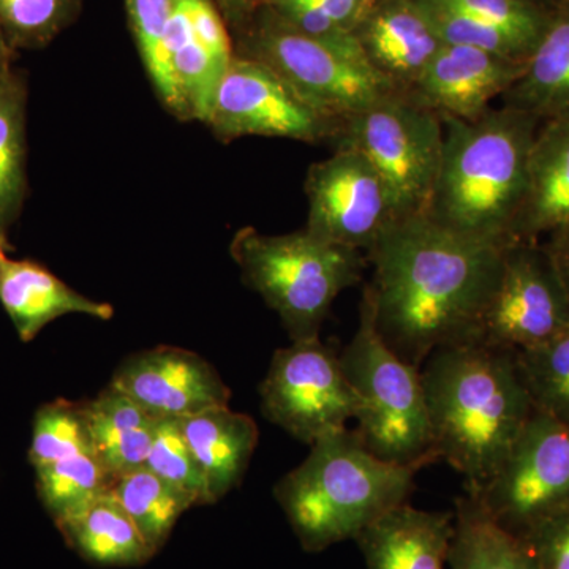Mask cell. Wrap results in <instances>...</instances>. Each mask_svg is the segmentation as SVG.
<instances>
[{
	"instance_id": "cell-16",
	"label": "cell",
	"mask_w": 569,
	"mask_h": 569,
	"mask_svg": "<svg viewBox=\"0 0 569 569\" xmlns=\"http://www.w3.org/2000/svg\"><path fill=\"white\" fill-rule=\"evenodd\" d=\"M367 66L407 96L443 41L415 0H378L355 28Z\"/></svg>"
},
{
	"instance_id": "cell-10",
	"label": "cell",
	"mask_w": 569,
	"mask_h": 569,
	"mask_svg": "<svg viewBox=\"0 0 569 569\" xmlns=\"http://www.w3.org/2000/svg\"><path fill=\"white\" fill-rule=\"evenodd\" d=\"M569 326V295L545 241H516L505 249L493 295L467 342L520 351Z\"/></svg>"
},
{
	"instance_id": "cell-44",
	"label": "cell",
	"mask_w": 569,
	"mask_h": 569,
	"mask_svg": "<svg viewBox=\"0 0 569 569\" xmlns=\"http://www.w3.org/2000/svg\"><path fill=\"white\" fill-rule=\"evenodd\" d=\"M376 2H378V0H372V6H373V3H376Z\"/></svg>"
},
{
	"instance_id": "cell-7",
	"label": "cell",
	"mask_w": 569,
	"mask_h": 569,
	"mask_svg": "<svg viewBox=\"0 0 569 569\" xmlns=\"http://www.w3.org/2000/svg\"><path fill=\"white\" fill-rule=\"evenodd\" d=\"M234 31L236 54L268 66L336 121L396 93L365 61L296 31L266 7Z\"/></svg>"
},
{
	"instance_id": "cell-17",
	"label": "cell",
	"mask_w": 569,
	"mask_h": 569,
	"mask_svg": "<svg viewBox=\"0 0 569 569\" xmlns=\"http://www.w3.org/2000/svg\"><path fill=\"white\" fill-rule=\"evenodd\" d=\"M455 512L422 511L403 503L355 539L366 569H449Z\"/></svg>"
},
{
	"instance_id": "cell-27",
	"label": "cell",
	"mask_w": 569,
	"mask_h": 569,
	"mask_svg": "<svg viewBox=\"0 0 569 569\" xmlns=\"http://www.w3.org/2000/svg\"><path fill=\"white\" fill-rule=\"evenodd\" d=\"M110 493L126 509L153 553L167 545L183 512L197 507L193 497L146 467L116 478Z\"/></svg>"
},
{
	"instance_id": "cell-21",
	"label": "cell",
	"mask_w": 569,
	"mask_h": 569,
	"mask_svg": "<svg viewBox=\"0 0 569 569\" xmlns=\"http://www.w3.org/2000/svg\"><path fill=\"white\" fill-rule=\"evenodd\" d=\"M500 100L541 122L569 118V0H557L523 73Z\"/></svg>"
},
{
	"instance_id": "cell-6",
	"label": "cell",
	"mask_w": 569,
	"mask_h": 569,
	"mask_svg": "<svg viewBox=\"0 0 569 569\" xmlns=\"http://www.w3.org/2000/svg\"><path fill=\"white\" fill-rule=\"evenodd\" d=\"M340 365L361 400L355 432L377 458L425 468L437 462L421 370L389 348L377 331L372 301L365 290L358 331Z\"/></svg>"
},
{
	"instance_id": "cell-42",
	"label": "cell",
	"mask_w": 569,
	"mask_h": 569,
	"mask_svg": "<svg viewBox=\"0 0 569 569\" xmlns=\"http://www.w3.org/2000/svg\"><path fill=\"white\" fill-rule=\"evenodd\" d=\"M527 2L538 3V6L548 7V9H553L557 0H527Z\"/></svg>"
},
{
	"instance_id": "cell-4",
	"label": "cell",
	"mask_w": 569,
	"mask_h": 569,
	"mask_svg": "<svg viewBox=\"0 0 569 569\" xmlns=\"http://www.w3.org/2000/svg\"><path fill=\"white\" fill-rule=\"evenodd\" d=\"M310 447L309 458L274 489L307 552L356 539L392 508L407 503L421 470L377 458L355 430L329 433Z\"/></svg>"
},
{
	"instance_id": "cell-23",
	"label": "cell",
	"mask_w": 569,
	"mask_h": 569,
	"mask_svg": "<svg viewBox=\"0 0 569 569\" xmlns=\"http://www.w3.org/2000/svg\"><path fill=\"white\" fill-rule=\"evenodd\" d=\"M56 526L74 552L99 567H141L156 556L111 493Z\"/></svg>"
},
{
	"instance_id": "cell-22",
	"label": "cell",
	"mask_w": 569,
	"mask_h": 569,
	"mask_svg": "<svg viewBox=\"0 0 569 569\" xmlns=\"http://www.w3.org/2000/svg\"><path fill=\"white\" fill-rule=\"evenodd\" d=\"M84 406L93 455L112 479L144 467L157 418L111 385Z\"/></svg>"
},
{
	"instance_id": "cell-12",
	"label": "cell",
	"mask_w": 569,
	"mask_h": 569,
	"mask_svg": "<svg viewBox=\"0 0 569 569\" xmlns=\"http://www.w3.org/2000/svg\"><path fill=\"white\" fill-rule=\"evenodd\" d=\"M206 126L223 141L244 137L332 141L340 129L339 121L318 111L274 70L236 52L217 86Z\"/></svg>"
},
{
	"instance_id": "cell-20",
	"label": "cell",
	"mask_w": 569,
	"mask_h": 569,
	"mask_svg": "<svg viewBox=\"0 0 569 569\" xmlns=\"http://www.w3.org/2000/svg\"><path fill=\"white\" fill-rule=\"evenodd\" d=\"M206 485L208 505L227 496L244 477L258 443V426L230 407L178 418Z\"/></svg>"
},
{
	"instance_id": "cell-24",
	"label": "cell",
	"mask_w": 569,
	"mask_h": 569,
	"mask_svg": "<svg viewBox=\"0 0 569 569\" xmlns=\"http://www.w3.org/2000/svg\"><path fill=\"white\" fill-rule=\"evenodd\" d=\"M26 107L28 82L11 70L0 78V241L7 244L28 193Z\"/></svg>"
},
{
	"instance_id": "cell-18",
	"label": "cell",
	"mask_w": 569,
	"mask_h": 569,
	"mask_svg": "<svg viewBox=\"0 0 569 569\" xmlns=\"http://www.w3.org/2000/svg\"><path fill=\"white\" fill-rule=\"evenodd\" d=\"M0 305L24 343L69 313L104 321L114 316L112 306L78 293L37 261L14 260L9 250H0Z\"/></svg>"
},
{
	"instance_id": "cell-29",
	"label": "cell",
	"mask_w": 569,
	"mask_h": 569,
	"mask_svg": "<svg viewBox=\"0 0 569 569\" xmlns=\"http://www.w3.org/2000/svg\"><path fill=\"white\" fill-rule=\"evenodd\" d=\"M123 3H126L127 17H129L130 29L137 41L141 61L144 63L157 96L167 110L173 112L176 118L186 121V111H183L167 51L174 0H123Z\"/></svg>"
},
{
	"instance_id": "cell-15",
	"label": "cell",
	"mask_w": 569,
	"mask_h": 569,
	"mask_svg": "<svg viewBox=\"0 0 569 569\" xmlns=\"http://www.w3.org/2000/svg\"><path fill=\"white\" fill-rule=\"evenodd\" d=\"M526 63L475 47L445 43L406 97L440 118L478 121L493 100L501 99L519 80Z\"/></svg>"
},
{
	"instance_id": "cell-13",
	"label": "cell",
	"mask_w": 569,
	"mask_h": 569,
	"mask_svg": "<svg viewBox=\"0 0 569 569\" xmlns=\"http://www.w3.org/2000/svg\"><path fill=\"white\" fill-rule=\"evenodd\" d=\"M306 230L331 244L369 252L396 222L387 183L361 152L336 148L307 173Z\"/></svg>"
},
{
	"instance_id": "cell-43",
	"label": "cell",
	"mask_w": 569,
	"mask_h": 569,
	"mask_svg": "<svg viewBox=\"0 0 569 569\" xmlns=\"http://www.w3.org/2000/svg\"><path fill=\"white\" fill-rule=\"evenodd\" d=\"M0 250H10V244H7V242L0 241Z\"/></svg>"
},
{
	"instance_id": "cell-25",
	"label": "cell",
	"mask_w": 569,
	"mask_h": 569,
	"mask_svg": "<svg viewBox=\"0 0 569 569\" xmlns=\"http://www.w3.org/2000/svg\"><path fill=\"white\" fill-rule=\"evenodd\" d=\"M449 569H539L526 546L497 522L471 493L455 511Z\"/></svg>"
},
{
	"instance_id": "cell-35",
	"label": "cell",
	"mask_w": 569,
	"mask_h": 569,
	"mask_svg": "<svg viewBox=\"0 0 569 569\" xmlns=\"http://www.w3.org/2000/svg\"><path fill=\"white\" fill-rule=\"evenodd\" d=\"M501 29L533 54L552 9L527 0H436Z\"/></svg>"
},
{
	"instance_id": "cell-11",
	"label": "cell",
	"mask_w": 569,
	"mask_h": 569,
	"mask_svg": "<svg viewBox=\"0 0 569 569\" xmlns=\"http://www.w3.org/2000/svg\"><path fill=\"white\" fill-rule=\"evenodd\" d=\"M468 493L516 538L568 509L569 427L533 411L500 470Z\"/></svg>"
},
{
	"instance_id": "cell-32",
	"label": "cell",
	"mask_w": 569,
	"mask_h": 569,
	"mask_svg": "<svg viewBox=\"0 0 569 569\" xmlns=\"http://www.w3.org/2000/svg\"><path fill=\"white\" fill-rule=\"evenodd\" d=\"M81 452H93L84 403L59 399L40 407L33 418L29 449L32 467L47 466Z\"/></svg>"
},
{
	"instance_id": "cell-40",
	"label": "cell",
	"mask_w": 569,
	"mask_h": 569,
	"mask_svg": "<svg viewBox=\"0 0 569 569\" xmlns=\"http://www.w3.org/2000/svg\"><path fill=\"white\" fill-rule=\"evenodd\" d=\"M553 263L559 269L561 280L569 295V227L561 228L556 233L549 234L545 241Z\"/></svg>"
},
{
	"instance_id": "cell-33",
	"label": "cell",
	"mask_w": 569,
	"mask_h": 569,
	"mask_svg": "<svg viewBox=\"0 0 569 569\" xmlns=\"http://www.w3.org/2000/svg\"><path fill=\"white\" fill-rule=\"evenodd\" d=\"M415 2L418 3L443 43L479 48L512 61H529L531 52L519 40L496 26L479 21L470 14L436 0H415Z\"/></svg>"
},
{
	"instance_id": "cell-38",
	"label": "cell",
	"mask_w": 569,
	"mask_h": 569,
	"mask_svg": "<svg viewBox=\"0 0 569 569\" xmlns=\"http://www.w3.org/2000/svg\"><path fill=\"white\" fill-rule=\"evenodd\" d=\"M310 6L323 11L337 24L353 32L358 22L372 7V0H306Z\"/></svg>"
},
{
	"instance_id": "cell-5",
	"label": "cell",
	"mask_w": 569,
	"mask_h": 569,
	"mask_svg": "<svg viewBox=\"0 0 569 569\" xmlns=\"http://www.w3.org/2000/svg\"><path fill=\"white\" fill-rule=\"evenodd\" d=\"M231 257L246 283L280 317L291 342L320 339L337 296L361 280V250L326 242L309 231L263 234L246 227L234 234Z\"/></svg>"
},
{
	"instance_id": "cell-19",
	"label": "cell",
	"mask_w": 569,
	"mask_h": 569,
	"mask_svg": "<svg viewBox=\"0 0 569 569\" xmlns=\"http://www.w3.org/2000/svg\"><path fill=\"white\" fill-rule=\"evenodd\" d=\"M569 227V118L539 123L516 241H542Z\"/></svg>"
},
{
	"instance_id": "cell-14",
	"label": "cell",
	"mask_w": 569,
	"mask_h": 569,
	"mask_svg": "<svg viewBox=\"0 0 569 569\" xmlns=\"http://www.w3.org/2000/svg\"><path fill=\"white\" fill-rule=\"evenodd\" d=\"M119 389L153 418H186L227 407L230 388L200 355L157 347L127 358L112 376Z\"/></svg>"
},
{
	"instance_id": "cell-26",
	"label": "cell",
	"mask_w": 569,
	"mask_h": 569,
	"mask_svg": "<svg viewBox=\"0 0 569 569\" xmlns=\"http://www.w3.org/2000/svg\"><path fill=\"white\" fill-rule=\"evenodd\" d=\"M167 51L183 111H186V121L197 119L206 123L211 112L217 86L222 80L227 66L217 61L194 36L187 0H174Z\"/></svg>"
},
{
	"instance_id": "cell-30",
	"label": "cell",
	"mask_w": 569,
	"mask_h": 569,
	"mask_svg": "<svg viewBox=\"0 0 569 569\" xmlns=\"http://www.w3.org/2000/svg\"><path fill=\"white\" fill-rule=\"evenodd\" d=\"M516 359L535 411L569 427V326Z\"/></svg>"
},
{
	"instance_id": "cell-8",
	"label": "cell",
	"mask_w": 569,
	"mask_h": 569,
	"mask_svg": "<svg viewBox=\"0 0 569 569\" xmlns=\"http://www.w3.org/2000/svg\"><path fill=\"white\" fill-rule=\"evenodd\" d=\"M445 129L440 116L391 93L340 122L336 148H350L387 183L395 219L425 216L436 186Z\"/></svg>"
},
{
	"instance_id": "cell-36",
	"label": "cell",
	"mask_w": 569,
	"mask_h": 569,
	"mask_svg": "<svg viewBox=\"0 0 569 569\" xmlns=\"http://www.w3.org/2000/svg\"><path fill=\"white\" fill-rule=\"evenodd\" d=\"M518 539L539 569H569V508L541 520Z\"/></svg>"
},
{
	"instance_id": "cell-3",
	"label": "cell",
	"mask_w": 569,
	"mask_h": 569,
	"mask_svg": "<svg viewBox=\"0 0 569 569\" xmlns=\"http://www.w3.org/2000/svg\"><path fill=\"white\" fill-rule=\"evenodd\" d=\"M441 122L443 152L425 217L470 241L507 249L515 242L541 121L501 104L478 121Z\"/></svg>"
},
{
	"instance_id": "cell-41",
	"label": "cell",
	"mask_w": 569,
	"mask_h": 569,
	"mask_svg": "<svg viewBox=\"0 0 569 569\" xmlns=\"http://www.w3.org/2000/svg\"><path fill=\"white\" fill-rule=\"evenodd\" d=\"M14 50L10 47L9 40L3 36L2 29H0V78L6 77L13 70L11 63H13Z\"/></svg>"
},
{
	"instance_id": "cell-1",
	"label": "cell",
	"mask_w": 569,
	"mask_h": 569,
	"mask_svg": "<svg viewBox=\"0 0 569 569\" xmlns=\"http://www.w3.org/2000/svg\"><path fill=\"white\" fill-rule=\"evenodd\" d=\"M367 253L377 331L421 369L438 348L470 339L500 279L505 249L415 216L389 224Z\"/></svg>"
},
{
	"instance_id": "cell-31",
	"label": "cell",
	"mask_w": 569,
	"mask_h": 569,
	"mask_svg": "<svg viewBox=\"0 0 569 569\" xmlns=\"http://www.w3.org/2000/svg\"><path fill=\"white\" fill-rule=\"evenodd\" d=\"M82 0H0V29L13 50H40L80 17Z\"/></svg>"
},
{
	"instance_id": "cell-2",
	"label": "cell",
	"mask_w": 569,
	"mask_h": 569,
	"mask_svg": "<svg viewBox=\"0 0 569 569\" xmlns=\"http://www.w3.org/2000/svg\"><path fill=\"white\" fill-rule=\"evenodd\" d=\"M427 415L438 460L478 492L507 460L535 408L515 351L459 342L421 366Z\"/></svg>"
},
{
	"instance_id": "cell-28",
	"label": "cell",
	"mask_w": 569,
	"mask_h": 569,
	"mask_svg": "<svg viewBox=\"0 0 569 569\" xmlns=\"http://www.w3.org/2000/svg\"><path fill=\"white\" fill-rule=\"evenodd\" d=\"M33 470L37 493L56 523L110 493L114 482L93 452H81Z\"/></svg>"
},
{
	"instance_id": "cell-37",
	"label": "cell",
	"mask_w": 569,
	"mask_h": 569,
	"mask_svg": "<svg viewBox=\"0 0 569 569\" xmlns=\"http://www.w3.org/2000/svg\"><path fill=\"white\" fill-rule=\"evenodd\" d=\"M194 36L217 61L228 67L234 56L233 41L228 33L222 13L212 0H187Z\"/></svg>"
},
{
	"instance_id": "cell-34",
	"label": "cell",
	"mask_w": 569,
	"mask_h": 569,
	"mask_svg": "<svg viewBox=\"0 0 569 569\" xmlns=\"http://www.w3.org/2000/svg\"><path fill=\"white\" fill-rule=\"evenodd\" d=\"M144 467L193 497L197 507L208 505L203 473L183 438L178 418L157 419Z\"/></svg>"
},
{
	"instance_id": "cell-9",
	"label": "cell",
	"mask_w": 569,
	"mask_h": 569,
	"mask_svg": "<svg viewBox=\"0 0 569 569\" xmlns=\"http://www.w3.org/2000/svg\"><path fill=\"white\" fill-rule=\"evenodd\" d=\"M260 395L264 417L307 445L347 429L361 407L340 355L320 339L277 350Z\"/></svg>"
},
{
	"instance_id": "cell-39",
	"label": "cell",
	"mask_w": 569,
	"mask_h": 569,
	"mask_svg": "<svg viewBox=\"0 0 569 569\" xmlns=\"http://www.w3.org/2000/svg\"><path fill=\"white\" fill-rule=\"evenodd\" d=\"M217 9L222 13L223 20L230 26L238 28L247 18L252 17L254 11L268 6L269 0H212Z\"/></svg>"
}]
</instances>
